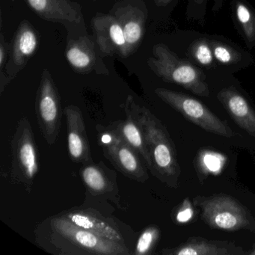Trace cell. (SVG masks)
I'll use <instances>...</instances> for the list:
<instances>
[{"instance_id": "obj_6", "label": "cell", "mask_w": 255, "mask_h": 255, "mask_svg": "<svg viewBox=\"0 0 255 255\" xmlns=\"http://www.w3.org/2000/svg\"><path fill=\"white\" fill-rule=\"evenodd\" d=\"M98 140L104 156L125 177L141 183L148 180L140 155L110 126L98 129Z\"/></svg>"}, {"instance_id": "obj_30", "label": "cell", "mask_w": 255, "mask_h": 255, "mask_svg": "<svg viewBox=\"0 0 255 255\" xmlns=\"http://www.w3.org/2000/svg\"><path fill=\"white\" fill-rule=\"evenodd\" d=\"M249 254H250V255H255V249H254V250L252 251V252H249Z\"/></svg>"}, {"instance_id": "obj_9", "label": "cell", "mask_w": 255, "mask_h": 255, "mask_svg": "<svg viewBox=\"0 0 255 255\" xmlns=\"http://www.w3.org/2000/svg\"><path fill=\"white\" fill-rule=\"evenodd\" d=\"M123 29L130 56L138 49L144 38L147 9L142 0H124L117 2L110 11Z\"/></svg>"}, {"instance_id": "obj_2", "label": "cell", "mask_w": 255, "mask_h": 255, "mask_svg": "<svg viewBox=\"0 0 255 255\" xmlns=\"http://www.w3.org/2000/svg\"><path fill=\"white\" fill-rule=\"evenodd\" d=\"M149 68L166 82L183 86L201 97L210 96V89L204 73L190 62L180 59L165 44H155L153 56L147 59Z\"/></svg>"}, {"instance_id": "obj_28", "label": "cell", "mask_w": 255, "mask_h": 255, "mask_svg": "<svg viewBox=\"0 0 255 255\" xmlns=\"http://www.w3.org/2000/svg\"><path fill=\"white\" fill-rule=\"evenodd\" d=\"M172 1H174V0H165V5H168V4H169L170 2H172Z\"/></svg>"}, {"instance_id": "obj_8", "label": "cell", "mask_w": 255, "mask_h": 255, "mask_svg": "<svg viewBox=\"0 0 255 255\" xmlns=\"http://www.w3.org/2000/svg\"><path fill=\"white\" fill-rule=\"evenodd\" d=\"M63 111L60 96L49 71L41 77L35 101V114L40 130L49 144L56 143L62 126Z\"/></svg>"}, {"instance_id": "obj_24", "label": "cell", "mask_w": 255, "mask_h": 255, "mask_svg": "<svg viewBox=\"0 0 255 255\" xmlns=\"http://www.w3.org/2000/svg\"><path fill=\"white\" fill-rule=\"evenodd\" d=\"M192 57L201 65L210 66L213 62V53L210 42L205 39L195 41L190 47Z\"/></svg>"}, {"instance_id": "obj_12", "label": "cell", "mask_w": 255, "mask_h": 255, "mask_svg": "<svg viewBox=\"0 0 255 255\" xmlns=\"http://www.w3.org/2000/svg\"><path fill=\"white\" fill-rule=\"evenodd\" d=\"M80 175L90 194L112 200L118 207H120L116 173L107 168L104 162L95 164L92 162L83 165Z\"/></svg>"}, {"instance_id": "obj_4", "label": "cell", "mask_w": 255, "mask_h": 255, "mask_svg": "<svg viewBox=\"0 0 255 255\" xmlns=\"http://www.w3.org/2000/svg\"><path fill=\"white\" fill-rule=\"evenodd\" d=\"M11 181L24 186L30 192L38 173V152L32 131L27 118L19 120L11 141Z\"/></svg>"}, {"instance_id": "obj_19", "label": "cell", "mask_w": 255, "mask_h": 255, "mask_svg": "<svg viewBox=\"0 0 255 255\" xmlns=\"http://www.w3.org/2000/svg\"><path fill=\"white\" fill-rule=\"evenodd\" d=\"M65 56L75 71L83 74L93 71L98 61L95 44L87 37L68 41Z\"/></svg>"}, {"instance_id": "obj_27", "label": "cell", "mask_w": 255, "mask_h": 255, "mask_svg": "<svg viewBox=\"0 0 255 255\" xmlns=\"http://www.w3.org/2000/svg\"><path fill=\"white\" fill-rule=\"evenodd\" d=\"M153 2H155V4H156V5H157V6H165V0H153Z\"/></svg>"}, {"instance_id": "obj_7", "label": "cell", "mask_w": 255, "mask_h": 255, "mask_svg": "<svg viewBox=\"0 0 255 255\" xmlns=\"http://www.w3.org/2000/svg\"><path fill=\"white\" fill-rule=\"evenodd\" d=\"M154 92L162 101L204 130L227 138L235 135L225 122H222L195 98L163 88H158Z\"/></svg>"}, {"instance_id": "obj_16", "label": "cell", "mask_w": 255, "mask_h": 255, "mask_svg": "<svg viewBox=\"0 0 255 255\" xmlns=\"http://www.w3.org/2000/svg\"><path fill=\"white\" fill-rule=\"evenodd\" d=\"M218 98L240 128L255 137V111L234 88L222 89Z\"/></svg>"}, {"instance_id": "obj_26", "label": "cell", "mask_w": 255, "mask_h": 255, "mask_svg": "<svg viewBox=\"0 0 255 255\" xmlns=\"http://www.w3.org/2000/svg\"><path fill=\"white\" fill-rule=\"evenodd\" d=\"M8 44L5 42L3 36H1V45H0V68H3L4 64L6 61L7 52H8Z\"/></svg>"}, {"instance_id": "obj_3", "label": "cell", "mask_w": 255, "mask_h": 255, "mask_svg": "<svg viewBox=\"0 0 255 255\" xmlns=\"http://www.w3.org/2000/svg\"><path fill=\"white\" fill-rule=\"evenodd\" d=\"M194 204L201 210V218L214 229L255 231V221L246 207L235 198L223 194L210 197L198 196Z\"/></svg>"}, {"instance_id": "obj_22", "label": "cell", "mask_w": 255, "mask_h": 255, "mask_svg": "<svg viewBox=\"0 0 255 255\" xmlns=\"http://www.w3.org/2000/svg\"><path fill=\"white\" fill-rule=\"evenodd\" d=\"M225 163V157L216 152H201L198 156V164L200 169L205 174L219 172Z\"/></svg>"}, {"instance_id": "obj_29", "label": "cell", "mask_w": 255, "mask_h": 255, "mask_svg": "<svg viewBox=\"0 0 255 255\" xmlns=\"http://www.w3.org/2000/svg\"><path fill=\"white\" fill-rule=\"evenodd\" d=\"M204 1H205V0H195V2H197V3L199 4L202 3V2H204Z\"/></svg>"}, {"instance_id": "obj_21", "label": "cell", "mask_w": 255, "mask_h": 255, "mask_svg": "<svg viewBox=\"0 0 255 255\" xmlns=\"http://www.w3.org/2000/svg\"><path fill=\"white\" fill-rule=\"evenodd\" d=\"M160 236V231L156 226H149L141 233L135 246V255H146L151 253Z\"/></svg>"}, {"instance_id": "obj_17", "label": "cell", "mask_w": 255, "mask_h": 255, "mask_svg": "<svg viewBox=\"0 0 255 255\" xmlns=\"http://www.w3.org/2000/svg\"><path fill=\"white\" fill-rule=\"evenodd\" d=\"M125 110L126 119L116 122L110 127L132 148L136 150L137 153L144 159L145 166L150 170V172L153 173V165L142 129L135 119L130 107L127 102L125 104Z\"/></svg>"}, {"instance_id": "obj_25", "label": "cell", "mask_w": 255, "mask_h": 255, "mask_svg": "<svg viewBox=\"0 0 255 255\" xmlns=\"http://www.w3.org/2000/svg\"><path fill=\"white\" fill-rule=\"evenodd\" d=\"M194 215V210L189 198H186L176 214V220L180 223L189 222Z\"/></svg>"}, {"instance_id": "obj_11", "label": "cell", "mask_w": 255, "mask_h": 255, "mask_svg": "<svg viewBox=\"0 0 255 255\" xmlns=\"http://www.w3.org/2000/svg\"><path fill=\"white\" fill-rule=\"evenodd\" d=\"M64 113L66 116L68 152L71 160L83 165L93 162L84 118L80 107L68 106Z\"/></svg>"}, {"instance_id": "obj_14", "label": "cell", "mask_w": 255, "mask_h": 255, "mask_svg": "<svg viewBox=\"0 0 255 255\" xmlns=\"http://www.w3.org/2000/svg\"><path fill=\"white\" fill-rule=\"evenodd\" d=\"M61 216L77 226L91 231L100 237L125 244L123 236L116 225L92 210L76 209L67 211Z\"/></svg>"}, {"instance_id": "obj_13", "label": "cell", "mask_w": 255, "mask_h": 255, "mask_svg": "<svg viewBox=\"0 0 255 255\" xmlns=\"http://www.w3.org/2000/svg\"><path fill=\"white\" fill-rule=\"evenodd\" d=\"M28 5L45 20L80 24L83 20L81 7L71 0H26Z\"/></svg>"}, {"instance_id": "obj_5", "label": "cell", "mask_w": 255, "mask_h": 255, "mask_svg": "<svg viewBox=\"0 0 255 255\" xmlns=\"http://www.w3.org/2000/svg\"><path fill=\"white\" fill-rule=\"evenodd\" d=\"M54 237L61 243H68V248L81 250L82 254L105 255H128L130 254L126 245L116 243L83 229L59 216L50 221Z\"/></svg>"}, {"instance_id": "obj_10", "label": "cell", "mask_w": 255, "mask_h": 255, "mask_svg": "<svg viewBox=\"0 0 255 255\" xmlns=\"http://www.w3.org/2000/svg\"><path fill=\"white\" fill-rule=\"evenodd\" d=\"M92 28L100 51L106 56H129L122 26L111 14H98L92 20Z\"/></svg>"}, {"instance_id": "obj_23", "label": "cell", "mask_w": 255, "mask_h": 255, "mask_svg": "<svg viewBox=\"0 0 255 255\" xmlns=\"http://www.w3.org/2000/svg\"><path fill=\"white\" fill-rule=\"evenodd\" d=\"M210 44L215 59L220 63L229 65L236 63L241 59L240 53L227 44L216 41H210Z\"/></svg>"}, {"instance_id": "obj_1", "label": "cell", "mask_w": 255, "mask_h": 255, "mask_svg": "<svg viewBox=\"0 0 255 255\" xmlns=\"http://www.w3.org/2000/svg\"><path fill=\"white\" fill-rule=\"evenodd\" d=\"M126 102L144 132L153 165L152 174L168 186L177 187L180 168L175 147L166 128L150 110L137 104L130 95Z\"/></svg>"}, {"instance_id": "obj_15", "label": "cell", "mask_w": 255, "mask_h": 255, "mask_svg": "<svg viewBox=\"0 0 255 255\" xmlns=\"http://www.w3.org/2000/svg\"><path fill=\"white\" fill-rule=\"evenodd\" d=\"M162 254L165 255H244L248 253L233 243L192 237L177 247L163 249Z\"/></svg>"}, {"instance_id": "obj_18", "label": "cell", "mask_w": 255, "mask_h": 255, "mask_svg": "<svg viewBox=\"0 0 255 255\" xmlns=\"http://www.w3.org/2000/svg\"><path fill=\"white\" fill-rule=\"evenodd\" d=\"M38 45V35L32 25L26 20L22 22L14 36L10 59V65L15 68L16 72L25 66Z\"/></svg>"}, {"instance_id": "obj_20", "label": "cell", "mask_w": 255, "mask_h": 255, "mask_svg": "<svg viewBox=\"0 0 255 255\" xmlns=\"http://www.w3.org/2000/svg\"><path fill=\"white\" fill-rule=\"evenodd\" d=\"M235 14L248 42L255 44V13L244 2L237 1Z\"/></svg>"}]
</instances>
